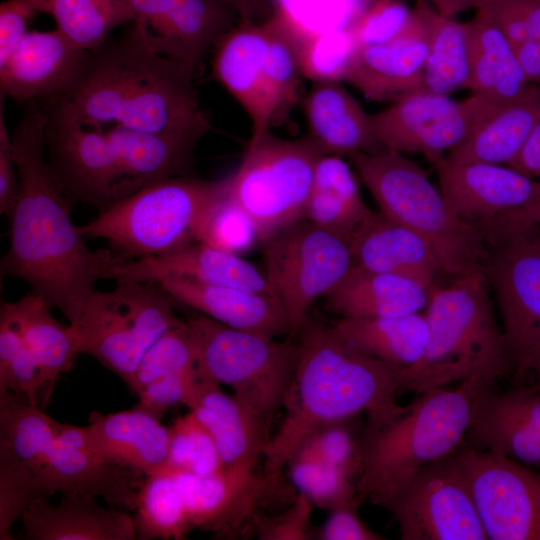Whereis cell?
Segmentation results:
<instances>
[{
    "label": "cell",
    "mask_w": 540,
    "mask_h": 540,
    "mask_svg": "<svg viewBox=\"0 0 540 540\" xmlns=\"http://www.w3.org/2000/svg\"><path fill=\"white\" fill-rule=\"evenodd\" d=\"M12 135L19 192L10 217L9 247L0 273L23 280L73 323L95 283L110 279L122 261L111 250L92 251L44 159L47 118L37 100L25 104Z\"/></svg>",
    "instance_id": "6da1fadb"
},
{
    "label": "cell",
    "mask_w": 540,
    "mask_h": 540,
    "mask_svg": "<svg viewBox=\"0 0 540 540\" xmlns=\"http://www.w3.org/2000/svg\"><path fill=\"white\" fill-rule=\"evenodd\" d=\"M194 77L155 52L132 25L116 40L87 51L72 81L37 101L52 120L148 133H207L211 124Z\"/></svg>",
    "instance_id": "7a4b0ae2"
},
{
    "label": "cell",
    "mask_w": 540,
    "mask_h": 540,
    "mask_svg": "<svg viewBox=\"0 0 540 540\" xmlns=\"http://www.w3.org/2000/svg\"><path fill=\"white\" fill-rule=\"evenodd\" d=\"M298 355L286 415L263 452V474L274 482L300 445L319 428L365 412L366 429L401 414L395 402L400 369L357 349L333 326L309 321L298 333Z\"/></svg>",
    "instance_id": "3957f363"
},
{
    "label": "cell",
    "mask_w": 540,
    "mask_h": 540,
    "mask_svg": "<svg viewBox=\"0 0 540 540\" xmlns=\"http://www.w3.org/2000/svg\"><path fill=\"white\" fill-rule=\"evenodd\" d=\"M495 380L475 376L453 389L421 393L405 410L360 439L357 500L388 508L428 464L454 453L481 395Z\"/></svg>",
    "instance_id": "277c9868"
},
{
    "label": "cell",
    "mask_w": 540,
    "mask_h": 540,
    "mask_svg": "<svg viewBox=\"0 0 540 540\" xmlns=\"http://www.w3.org/2000/svg\"><path fill=\"white\" fill-rule=\"evenodd\" d=\"M425 310L427 345L416 364L400 369L401 388L423 393L475 376L496 381L514 372L483 269L448 286L435 285Z\"/></svg>",
    "instance_id": "5b68a950"
},
{
    "label": "cell",
    "mask_w": 540,
    "mask_h": 540,
    "mask_svg": "<svg viewBox=\"0 0 540 540\" xmlns=\"http://www.w3.org/2000/svg\"><path fill=\"white\" fill-rule=\"evenodd\" d=\"M379 212L419 235L443 274L460 277L482 269L487 245L481 231L459 218L424 170L393 150L347 157Z\"/></svg>",
    "instance_id": "8992f818"
},
{
    "label": "cell",
    "mask_w": 540,
    "mask_h": 540,
    "mask_svg": "<svg viewBox=\"0 0 540 540\" xmlns=\"http://www.w3.org/2000/svg\"><path fill=\"white\" fill-rule=\"evenodd\" d=\"M231 174L218 180L180 176L149 183L79 226L85 238L103 239L123 261L160 256L198 242Z\"/></svg>",
    "instance_id": "52a82bcc"
},
{
    "label": "cell",
    "mask_w": 540,
    "mask_h": 540,
    "mask_svg": "<svg viewBox=\"0 0 540 540\" xmlns=\"http://www.w3.org/2000/svg\"><path fill=\"white\" fill-rule=\"evenodd\" d=\"M203 379L231 388L269 430L284 407L298 344L222 324L192 310L184 319Z\"/></svg>",
    "instance_id": "ba28073f"
},
{
    "label": "cell",
    "mask_w": 540,
    "mask_h": 540,
    "mask_svg": "<svg viewBox=\"0 0 540 540\" xmlns=\"http://www.w3.org/2000/svg\"><path fill=\"white\" fill-rule=\"evenodd\" d=\"M159 283L117 282L94 291L76 320L68 324L79 354L95 358L131 390L137 367L149 347L185 321Z\"/></svg>",
    "instance_id": "9c48e42d"
},
{
    "label": "cell",
    "mask_w": 540,
    "mask_h": 540,
    "mask_svg": "<svg viewBox=\"0 0 540 540\" xmlns=\"http://www.w3.org/2000/svg\"><path fill=\"white\" fill-rule=\"evenodd\" d=\"M323 155L307 135L286 139L268 132L249 141L239 167L231 173L229 195L254 221L260 243L303 219Z\"/></svg>",
    "instance_id": "30bf717a"
},
{
    "label": "cell",
    "mask_w": 540,
    "mask_h": 540,
    "mask_svg": "<svg viewBox=\"0 0 540 540\" xmlns=\"http://www.w3.org/2000/svg\"><path fill=\"white\" fill-rule=\"evenodd\" d=\"M265 276L295 336L310 321L314 302L333 290L354 265L350 243L301 219L262 243Z\"/></svg>",
    "instance_id": "8fae6325"
},
{
    "label": "cell",
    "mask_w": 540,
    "mask_h": 540,
    "mask_svg": "<svg viewBox=\"0 0 540 540\" xmlns=\"http://www.w3.org/2000/svg\"><path fill=\"white\" fill-rule=\"evenodd\" d=\"M487 246L482 269L497 298L514 378L520 380L540 358V227Z\"/></svg>",
    "instance_id": "7c38bea8"
},
{
    "label": "cell",
    "mask_w": 540,
    "mask_h": 540,
    "mask_svg": "<svg viewBox=\"0 0 540 540\" xmlns=\"http://www.w3.org/2000/svg\"><path fill=\"white\" fill-rule=\"evenodd\" d=\"M502 107L479 94L458 101L448 95L419 92L371 114V120L385 149L420 153L434 164Z\"/></svg>",
    "instance_id": "4fadbf2b"
},
{
    "label": "cell",
    "mask_w": 540,
    "mask_h": 540,
    "mask_svg": "<svg viewBox=\"0 0 540 540\" xmlns=\"http://www.w3.org/2000/svg\"><path fill=\"white\" fill-rule=\"evenodd\" d=\"M467 477L489 540H540V472L496 450L462 448Z\"/></svg>",
    "instance_id": "5bb4252c"
},
{
    "label": "cell",
    "mask_w": 540,
    "mask_h": 540,
    "mask_svg": "<svg viewBox=\"0 0 540 540\" xmlns=\"http://www.w3.org/2000/svg\"><path fill=\"white\" fill-rule=\"evenodd\" d=\"M455 452L422 468L387 508L402 540L488 539Z\"/></svg>",
    "instance_id": "9a60e30c"
},
{
    "label": "cell",
    "mask_w": 540,
    "mask_h": 540,
    "mask_svg": "<svg viewBox=\"0 0 540 540\" xmlns=\"http://www.w3.org/2000/svg\"><path fill=\"white\" fill-rule=\"evenodd\" d=\"M45 146L51 175L71 208L88 203L102 212L132 194L103 128L47 118Z\"/></svg>",
    "instance_id": "2e32d148"
},
{
    "label": "cell",
    "mask_w": 540,
    "mask_h": 540,
    "mask_svg": "<svg viewBox=\"0 0 540 540\" xmlns=\"http://www.w3.org/2000/svg\"><path fill=\"white\" fill-rule=\"evenodd\" d=\"M132 25L158 54L196 75L204 55L240 22L222 0H123Z\"/></svg>",
    "instance_id": "e0dca14e"
},
{
    "label": "cell",
    "mask_w": 540,
    "mask_h": 540,
    "mask_svg": "<svg viewBox=\"0 0 540 540\" xmlns=\"http://www.w3.org/2000/svg\"><path fill=\"white\" fill-rule=\"evenodd\" d=\"M144 477L102 456L92 445L85 426L60 423L47 455L43 485L49 497L55 493H79L131 511L136 508Z\"/></svg>",
    "instance_id": "ac0fdd59"
},
{
    "label": "cell",
    "mask_w": 540,
    "mask_h": 540,
    "mask_svg": "<svg viewBox=\"0 0 540 540\" xmlns=\"http://www.w3.org/2000/svg\"><path fill=\"white\" fill-rule=\"evenodd\" d=\"M267 41L266 21H240L213 48V75L248 115L250 140L271 132L277 123L265 75Z\"/></svg>",
    "instance_id": "d6986e66"
},
{
    "label": "cell",
    "mask_w": 540,
    "mask_h": 540,
    "mask_svg": "<svg viewBox=\"0 0 540 540\" xmlns=\"http://www.w3.org/2000/svg\"><path fill=\"white\" fill-rule=\"evenodd\" d=\"M433 166L450 209L476 227L522 207L537 184L532 178L501 164L452 162L444 156Z\"/></svg>",
    "instance_id": "ffe728a7"
},
{
    "label": "cell",
    "mask_w": 540,
    "mask_h": 540,
    "mask_svg": "<svg viewBox=\"0 0 540 540\" xmlns=\"http://www.w3.org/2000/svg\"><path fill=\"white\" fill-rule=\"evenodd\" d=\"M427 41L423 26L412 9L406 30L382 44L359 45L343 81L374 102H395L423 92Z\"/></svg>",
    "instance_id": "44dd1931"
},
{
    "label": "cell",
    "mask_w": 540,
    "mask_h": 540,
    "mask_svg": "<svg viewBox=\"0 0 540 540\" xmlns=\"http://www.w3.org/2000/svg\"><path fill=\"white\" fill-rule=\"evenodd\" d=\"M116 282H154L186 279L271 294L266 276L239 255L200 242L160 256L120 261L111 271ZM272 295V294H271Z\"/></svg>",
    "instance_id": "7402d4cb"
},
{
    "label": "cell",
    "mask_w": 540,
    "mask_h": 540,
    "mask_svg": "<svg viewBox=\"0 0 540 540\" xmlns=\"http://www.w3.org/2000/svg\"><path fill=\"white\" fill-rule=\"evenodd\" d=\"M86 53L57 28L28 31L0 65L1 98L9 96L26 104L62 91L80 69Z\"/></svg>",
    "instance_id": "603a6c76"
},
{
    "label": "cell",
    "mask_w": 540,
    "mask_h": 540,
    "mask_svg": "<svg viewBox=\"0 0 540 540\" xmlns=\"http://www.w3.org/2000/svg\"><path fill=\"white\" fill-rule=\"evenodd\" d=\"M192 528L235 529L274 482L255 469L226 468L205 475L175 472Z\"/></svg>",
    "instance_id": "cb8c5ba5"
},
{
    "label": "cell",
    "mask_w": 540,
    "mask_h": 540,
    "mask_svg": "<svg viewBox=\"0 0 540 540\" xmlns=\"http://www.w3.org/2000/svg\"><path fill=\"white\" fill-rule=\"evenodd\" d=\"M58 504L37 499L21 519L26 540H132L134 518L126 510L104 507L96 498L62 493Z\"/></svg>",
    "instance_id": "d4e9b609"
},
{
    "label": "cell",
    "mask_w": 540,
    "mask_h": 540,
    "mask_svg": "<svg viewBox=\"0 0 540 540\" xmlns=\"http://www.w3.org/2000/svg\"><path fill=\"white\" fill-rule=\"evenodd\" d=\"M308 137L324 155L376 153L378 141L368 114L339 81L312 82L302 98Z\"/></svg>",
    "instance_id": "484cf974"
},
{
    "label": "cell",
    "mask_w": 540,
    "mask_h": 540,
    "mask_svg": "<svg viewBox=\"0 0 540 540\" xmlns=\"http://www.w3.org/2000/svg\"><path fill=\"white\" fill-rule=\"evenodd\" d=\"M159 284L177 305L227 326L271 337L290 335L287 316L271 294L186 279H168Z\"/></svg>",
    "instance_id": "4316f807"
},
{
    "label": "cell",
    "mask_w": 540,
    "mask_h": 540,
    "mask_svg": "<svg viewBox=\"0 0 540 540\" xmlns=\"http://www.w3.org/2000/svg\"><path fill=\"white\" fill-rule=\"evenodd\" d=\"M88 422L89 439L106 459L145 477L166 468L171 430L151 413L136 406L108 414L92 412Z\"/></svg>",
    "instance_id": "83f0119b"
},
{
    "label": "cell",
    "mask_w": 540,
    "mask_h": 540,
    "mask_svg": "<svg viewBox=\"0 0 540 540\" xmlns=\"http://www.w3.org/2000/svg\"><path fill=\"white\" fill-rule=\"evenodd\" d=\"M354 265L406 278L431 290L442 269L415 232L374 212L350 242Z\"/></svg>",
    "instance_id": "f1b7e54d"
},
{
    "label": "cell",
    "mask_w": 540,
    "mask_h": 540,
    "mask_svg": "<svg viewBox=\"0 0 540 540\" xmlns=\"http://www.w3.org/2000/svg\"><path fill=\"white\" fill-rule=\"evenodd\" d=\"M189 411L210 432L223 467L255 469L270 437L267 427L246 404L208 381Z\"/></svg>",
    "instance_id": "f546056e"
},
{
    "label": "cell",
    "mask_w": 540,
    "mask_h": 540,
    "mask_svg": "<svg viewBox=\"0 0 540 540\" xmlns=\"http://www.w3.org/2000/svg\"><path fill=\"white\" fill-rule=\"evenodd\" d=\"M103 129L132 193L161 179L195 176L194 151L206 132L148 133L117 126Z\"/></svg>",
    "instance_id": "4dcf8cb0"
},
{
    "label": "cell",
    "mask_w": 540,
    "mask_h": 540,
    "mask_svg": "<svg viewBox=\"0 0 540 540\" xmlns=\"http://www.w3.org/2000/svg\"><path fill=\"white\" fill-rule=\"evenodd\" d=\"M429 294L410 278L353 265L325 299L341 318H388L420 313Z\"/></svg>",
    "instance_id": "1f68e13d"
},
{
    "label": "cell",
    "mask_w": 540,
    "mask_h": 540,
    "mask_svg": "<svg viewBox=\"0 0 540 540\" xmlns=\"http://www.w3.org/2000/svg\"><path fill=\"white\" fill-rule=\"evenodd\" d=\"M357 177L343 157L323 155L315 168L303 219L350 243L373 213L363 201Z\"/></svg>",
    "instance_id": "d6a6232c"
},
{
    "label": "cell",
    "mask_w": 540,
    "mask_h": 540,
    "mask_svg": "<svg viewBox=\"0 0 540 540\" xmlns=\"http://www.w3.org/2000/svg\"><path fill=\"white\" fill-rule=\"evenodd\" d=\"M468 21L471 55L469 90L501 106L520 98L532 84L524 77L512 42L492 16L475 9Z\"/></svg>",
    "instance_id": "836d02e7"
},
{
    "label": "cell",
    "mask_w": 540,
    "mask_h": 540,
    "mask_svg": "<svg viewBox=\"0 0 540 540\" xmlns=\"http://www.w3.org/2000/svg\"><path fill=\"white\" fill-rule=\"evenodd\" d=\"M540 119V86L531 85L517 100L503 106L476 131L451 149L452 162L509 165Z\"/></svg>",
    "instance_id": "e575fe53"
},
{
    "label": "cell",
    "mask_w": 540,
    "mask_h": 540,
    "mask_svg": "<svg viewBox=\"0 0 540 540\" xmlns=\"http://www.w3.org/2000/svg\"><path fill=\"white\" fill-rule=\"evenodd\" d=\"M427 41L423 92L439 95L469 89L471 55L467 22H458L419 0L413 9Z\"/></svg>",
    "instance_id": "d590c367"
},
{
    "label": "cell",
    "mask_w": 540,
    "mask_h": 540,
    "mask_svg": "<svg viewBox=\"0 0 540 540\" xmlns=\"http://www.w3.org/2000/svg\"><path fill=\"white\" fill-rule=\"evenodd\" d=\"M335 331L362 352L398 369L416 364L428 341L425 314L388 318H340Z\"/></svg>",
    "instance_id": "8d00e7d4"
},
{
    "label": "cell",
    "mask_w": 540,
    "mask_h": 540,
    "mask_svg": "<svg viewBox=\"0 0 540 540\" xmlns=\"http://www.w3.org/2000/svg\"><path fill=\"white\" fill-rule=\"evenodd\" d=\"M1 306L17 323L51 391L60 376L72 369L79 354L69 325L61 324L52 315V306L32 291L18 301L2 302Z\"/></svg>",
    "instance_id": "74e56055"
},
{
    "label": "cell",
    "mask_w": 540,
    "mask_h": 540,
    "mask_svg": "<svg viewBox=\"0 0 540 540\" xmlns=\"http://www.w3.org/2000/svg\"><path fill=\"white\" fill-rule=\"evenodd\" d=\"M59 426L60 422L37 405L12 392H0V456L23 465L43 488L47 455Z\"/></svg>",
    "instance_id": "f35d334b"
},
{
    "label": "cell",
    "mask_w": 540,
    "mask_h": 540,
    "mask_svg": "<svg viewBox=\"0 0 540 540\" xmlns=\"http://www.w3.org/2000/svg\"><path fill=\"white\" fill-rule=\"evenodd\" d=\"M135 511L137 539L180 540L192 529L173 471L145 477Z\"/></svg>",
    "instance_id": "ab89813d"
},
{
    "label": "cell",
    "mask_w": 540,
    "mask_h": 540,
    "mask_svg": "<svg viewBox=\"0 0 540 540\" xmlns=\"http://www.w3.org/2000/svg\"><path fill=\"white\" fill-rule=\"evenodd\" d=\"M45 13L85 51L100 47L114 28L131 22L123 0H45Z\"/></svg>",
    "instance_id": "60d3db41"
},
{
    "label": "cell",
    "mask_w": 540,
    "mask_h": 540,
    "mask_svg": "<svg viewBox=\"0 0 540 540\" xmlns=\"http://www.w3.org/2000/svg\"><path fill=\"white\" fill-rule=\"evenodd\" d=\"M268 41L265 55L266 82L277 116L282 121L299 100L301 66L299 41L287 24L274 14L266 21Z\"/></svg>",
    "instance_id": "b9f144b4"
},
{
    "label": "cell",
    "mask_w": 540,
    "mask_h": 540,
    "mask_svg": "<svg viewBox=\"0 0 540 540\" xmlns=\"http://www.w3.org/2000/svg\"><path fill=\"white\" fill-rule=\"evenodd\" d=\"M47 389L42 370L11 314L0 310V392L23 396L37 405L39 392Z\"/></svg>",
    "instance_id": "7bdbcfd3"
},
{
    "label": "cell",
    "mask_w": 540,
    "mask_h": 540,
    "mask_svg": "<svg viewBox=\"0 0 540 540\" xmlns=\"http://www.w3.org/2000/svg\"><path fill=\"white\" fill-rule=\"evenodd\" d=\"M198 374L195 345L184 323L163 333L145 352L137 367L131 391L137 395L157 380Z\"/></svg>",
    "instance_id": "ee69618b"
},
{
    "label": "cell",
    "mask_w": 540,
    "mask_h": 540,
    "mask_svg": "<svg viewBox=\"0 0 540 540\" xmlns=\"http://www.w3.org/2000/svg\"><path fill=\"white\" fill-rule=\"evenodd\" d=\"M170 430L168 458L164 470L205 475L223 468L214 439L193 412L189 411L177 418Z\"/></svg>",
    "instance_id": "f6af8a7d"
},
{
    "label": "cell",
    "mask_w": 540,
    "mask_h": 540,
    "mask_svg": "<svg viewBox=\"0 0 540 540\" xmlns=\"http://www.w3.org/2000/svg\"><path fill=\"white\" fill-rule=\"evenodd\" d=\"M287 466L293 484L314 505L331 510L345 503L358 502L356 484L345 470L303 457H293Z\"/></svg>",
    "instance_id": "bcb514c9"
},
{
    "label": "cell",
    "mask_w": 540,
    "mask_h": 540,
    "mask_svg": "<svg viewBox=\"0 0 540 540\" xmlns=\"http://www.w3.org/2000/svg\"><path fill=\"white\" fill-rule=\"evenodd\" d=\"M298 41L303 75L312 82H342L359 46L351 29L325 32Z\"/></svg>",
    "instance_id": "7dc6e473"
},
{
    "label": "cell",
    "mask_w": 540,
    "mask_h": 540,
    "mask_svg": "<svg viewBox=\"0 0 540 540\" xmlns=\"http://www.w3.org/2000/svg\"><path fill=\"white\" fill-rule=\"evenodd\" d=\"M198 242L240 256L260 238L252 218L228 192L209 215Z\"/></svg>",
    "instance_id": "c3c4849f"
},
{
    "label": "cell",
    "mask_w": 540,
    "mask_h": 540,
    "mask_svg": "<svg viewBox=\"0 0 540 540\" xmlns=\"http://www.w3.org/2000/svg\"><path fill=\"white\" fill-rule=\"evenodd\" d=\"M41 483L23 465L0 456V540H13L12 529L37 499H47Z\"/></svg>",
    "instance_id": "681fc988"
},
{
    "label": "cell",
    "mask_w": 540,
    "mask_h": 540,
    "mask_svg": "<svg viewBox=\"0 0 540 540\" xmlns=\"http://www.w3.org/2000/svg\"><path fill=\"white\" fill-rule=\"evenodd\" d=\"M348 420L350 419L316 430L300 445L293 457L320 460L345 470L351 476L359 474L360 440L355 439L347 425Z\"/></svg>",
    "instance_id": "f907efd6"
},
{
    "label": "cell",
    "mask_w": 540,
    "mask_h": 540,
    "mask_svg": "<svg viewBox=\"0 0 540 540\" xmlns=\"http://www.w3.org/2000/svg\"><path fill=\"white\" fill-rule=\"evenodd\" d=\"M412 9L398 0H373L352 27L358 45L389 42L408 27Z\"/></svg>",
    "instance_id": "816d5d0a"
},
{
    "label": "cell",
    "mask_w": 540,
    "mask_h": 540,
    "mask_svg": "<svg viewBox=\"0 0 540 540\" xmlns=\"http://www.w3.org/2000/svg\"><path fill=\"white\" fill-rule=\"evenodd\" d=\"M474 9L489 13L512 44L540 40V0H476Z\"/></svg>",
    "instance_id": "f5cc1de1"
},
{
    "label": "cell",
    "mask_w": 540,
    "mask_h": 540,
    "mask_svg": "<svg viewBox=\"0 0 540 540\" xmlns=\"http://www.w3.org/2000/svg\"><path fill=\"white\" fill-rule=\"evenodd\" d=\"M312 501L304 494L299 495L283 513L274 517L259 518L256 530L262 540H308L312 536Z\"/></svg>",
    "instance_id": "db71d44e"
},
{
    "label": "cell",
    "mask_w": 540,
    "mask_h": 540,
    "mask_svg": "<svg viewBox=\"0 0 540 540\" xmlns=\"http://www.w3.org/2000/svg\"><path fill=\"white\" fill-rule=\"evenodd\" d=\"M37 13H45V0H6L0 5V65L3 64Z\"/></svg>",
    "instance_id": "11a10c76"
},
{
    "label": "cell",
    "mask_w": 540,
    "mask_h": 540,
    "mask_svg": "<svg viewBox=\"0 0 540 540\" xmlns=\"http://www.w3.org/2000/svg\"><path fill=\"white\" fill-rule=\"evenodd\" d=\"M540 227V181L530 199L520 208L509 211L478 226L486 244L505 236Z\"/></svg>",
    "instance_id": "9f6ffc18"
},
{
    "label": "cell",
    "mask_w": 540,
    "mask_h": 540,
    "mask_svg": "<svg viewBox=\"0 0 540 540\" xmlns=\"http://www.w3.org/2000/svg\"><path fill=\"white\" fill-rule=\"evenodd\" d=\"M357 501L339 505L320 528L318 538L322 540H383L382 535L367 527L357 514Z\"/></svg>",
    "instance_id": "6f0895ef"
},
{
    "label": "cell",
    "mask_w": 540,
    "mask_h": 540,
    "mask_svg": "<svg viewBox=\"0 0 540 540\" xmlns=\"http://www.w3.org/2000/svg\"><path fill=\"white\" fill-rule=\"evenodd\" d=\"M0 112V212L7 218L12 214L19 192V177L12 154L11 136Z\"/></svg>",
    "instance_id": "680465c9"
},
{
    "label": "cell",
    "mask_w": 540,
    "mask_h": 540,
    "mask_svg": "<svg viewBox=\"0 0 540 540\" xmlns=\"http://www.w3.org/2000/svg\"><path fill=\"white\" fill-rule=\"evenodd\" d=\"M504 394L527 428L540 441V393L532 389H516Z\"/></svg>",
    "instance_id": "91938a15"
},
{
    "label": "cell",
    "mask_w": 540,
    "mask_h": 540,
    "mask_svg": "<svg viewBox=\"0 0 540 540\" xmlns=\"http://www.w3.org/2000/svg\"><path fill=\"white\" fill-rule=\"evenodd\" d=\"M508 166L530 178H540V119L519 154Z\"/></svg>",
    "instance_id": "94428289"
},
{
    "label": "cell",
    "mask_w": 540,
    "mask_h": 540,
    "mask_svg": "<svg viewBox=\"0 0 540 540\" xmlns=\"http://www.w3.org/2000/svg\"><path fill=\"white\" fill-rule=\"evenodd\" d=\"M512 45L527 82L540 86V40L530 39Z\"/></svg>",
    "instance_id": "6125c7cd"
},
{
    "label": "cell",
    "mask_w": 540,
    "mask_h": 540,
    "mask_svg": "<svg viewBox=\"0 0 540 540\" xmlns=\"http://www.w3.org/2000/svg\"><path fill=\"white\" fill-rule=\"evenodd\" d=\"M239 16L240 21L263 23L275 14L274 0H222Z\"/></svg>",
    "instance_id": "be15d7a7"
},
{
    "label": "cell",
    "mask_w": 540,
    "mask_h": 540,
    "mask_svg": "<svg viewBox=\"0 0 540 540\" xmlns=\"http://www.w3.org/2000/svg\"><path fill=\"white\" fill-rule=\"evenodd\" d=\"M441 14L453 17L455 14L474 8L476 0H427Z\"/></svg>",
    "instance_id": "e7e4bbea"
},
{
    "label": "cell",
    "mask_w": 540,
    "mask_h": 540,
    "mask_svg": "<svg viewBox=\"0 0 540 540\" xmlns=\"http://www.w3.org/2000/svg\"><path fill=\"white\" fill-rule=\"evenodd\" d=\"M536 372L538 373V379H539V390H540V358L537 360L534 368Z\"/></svg>",
    "instance_id": "03108f58"
}]
</instances>
